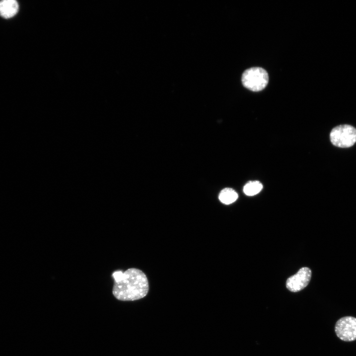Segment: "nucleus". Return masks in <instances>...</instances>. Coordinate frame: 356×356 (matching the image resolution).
Here are the masks:
<instances>
[{"mask_svg":"<svg viewBox=\"0 0 356 356\" xmlns=\"http://www.w3.org/2000/svg\"><path fill=\"white\" fill-rule=\"evenodd\" d=\"M114 283V296L123 301H135L144 298L149 291L146 275L141 270L130 268L125 271H115L112 273Z\"/></svg>","mask_w":356,"mask_h":356,"instance_id":"f257e3e1","label":"nucleus"},{"mask_svg":"<svg viewBox=\"0 0 356 356\" xmlns=\"http://www.w3.org/2000/svg\"><path fill=\"white\" fill-rule=\"evenodd\" d=\"M331 143L341 148L352 146L356 142V129L349 125H342L333 128L330 134Z\"/></svg>","mask_w":356,"mask_h":356,"instance_id":"7ed1b4c3","label":"nucleus"},{"mask_svg":"<svg viewBox=\"0 0 356 356\" xmlns=\"http://www.w3.org/2000/svg\"><path fill=\"white\" fill-rule=\"evenodd\" d=\"M18 4L15 0H3L0 1V15L4 18H10L18 12Z\"/></svg>","mask_w":356,"mask_h":356,"instance_id":"423d86ee","label":"nucleus"},{"mask_svg":"<svg viewBox=\"0 0 356 356\" xmlns=\"http://www.w3.org/2000/svg\"><path fill=\"white\" fill-rule=\"evenodd\" d=\"M263 188L262 184L259 181H250L243 187L244 193L248 196H253L259 193Z\"/></svg>","mask_w":356,"mask_h":356,"instance_id":"6e6552de","label":"nucleus"},{"mask_svg":"<svg viewBox=\"0 0 356 356\" xmlns=\"http://www.w3.org/2000/svg\"><path fill=\"white\" fill-rule=\"evenodd\" d=\"M335 332L342 341L351 342L356 340V318L347 316L340 318L335 325Z\"/></svg>","mask_w":356,"mask_h":356,"instance_id":"20e7f679","label":"nucleus"},{"mask_svg":"<svg viewBox=\"0 0 356 356\" xmlns=\"http://www.w3.org/2000/svg\"><path fill=\"white\" fill-rule=\"evenodd\" d=\"M311 276L312 271L309 268L302 267L295 274L287 279L286 283V287L291 292H299L308 285Z\"/></svg>","mask_w":356,"mask_h":356,"instance_id":"39448f33","label":"nucleus"},{"mask_svg":"<svg viewBox=\"0 0 356 356\" xmlns=\"http://www.w3.org/2000/svg\"><path fill=\"white\" fill-rule=\"evenodd\" d=\"M241 81L245 88L251 91H259L264 89L267 85L268 75L261 67H252L243 72Z\"/></svg>","mask_w":356,"mask_h":356,"instance_id":"f03ea898","label":"nucleus"},{"mask_svg":"<svg viewBox=\"0 0 356 356\" xmlns=\"http://www.w3.org/2000/svg\"><path fill=\"white\" fill-rule=\"evenodd\" d=\"M219 198L220 201L226 205L231 204L238 198V194L232 188H225L220 192Z\"/></svg>","mask_w":356,"mask_h":356,"instance_id":"0eeeda50","label":"nucleus"}]
</instances>
